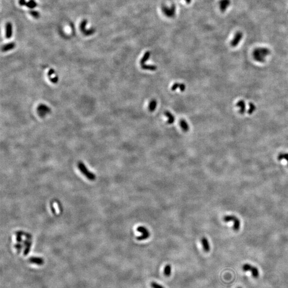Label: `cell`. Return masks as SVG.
Listing matches in <instances>:
<instances>
[{
  "label": "cell",
  "instance_id": "6da1fadb",
  "mask_svg": "<svg viewBox=\"0 0 288 288\" xmlns=\"http://www.w3.org/2000/svg\"><path fill=\"white\" fill-rule=\"evenodd\" d=\"M270 50L266 48H257L253 52V57L256 61L263 63L265 61L267 56L270 54Z\"/></svg>",
  "mask_w": 288,
  "mask_h": 288
},
{
  "label": "cell",
  "instance_id": "7a4b0ae2",
  "mask_svg": "<svg viewBox=\"0 0 288 288\" xmlns=\"http://www.w3.org/2000/svg\"><path fill=\"white\" fill-rule=\"evenodd\" d=\"M78 168L80 170V171L82 173L85 175V177L89 180L91 181L95 180L96 179L95 175L89 171L87 167L85 166V165H84L82 162H79L78 163Z\"/></svg>",
  "mask_w": 288,
  "mask_h": 288
},
{
  "label": "cell",
  "instance_id": "3957f363",
  "mask_svg": "<svg viewBox=\"0 0 288 288\" xmlns=\"http://www.w3.org/2000/svg\"><path fill=\"white\" fill-rule=\"evenodd\" d=\"M223 220L226 223L233 222V229L235 231H238L240 228V220L236 216L233 215H228L223 217Z\"/></svg>",
  "mask_w": 288,
  "mask_h": 288
},
{
  "label": "cell",
  "instance_id": "277c9868",
  "mask_svg": "<svg viewBox=\"0 0 288 288\" xmlns=\"http://www.w3.org/2000/svg\"><path fill=\"white\" fill-rule=\"evenodd\" d=\"M137 230L138 232L142 234L141 236L137 238V239L139 241L146 240L150 237V234H151L150 232L146 227L142 226H140L138 227Z\"/></svg>",
  "mask_w": 288,
  "mask_h": 288
},
{
  "label": "cell",
  "instance_id": "5b68a950",
  "mask_svg": "<svg viewBox=\"0 0 288 288\" xmlns=\"http://www.w3.org/2000/svg\"><path fill=\"white\" fill-rule=\"evenodd\" d=\"M162 10L163 12L165 14L166 17L169 18H172L175 16V7L174 5L171 6L170 7H168L167 6H163L162 7Z\"/></svg>",
  "mask_w": 288,
  "mask_h": 288
},
{
  "label": "cell",
  "instance_id": "8992f818",
  "mask_svg": "<svg viewBox=\"0 0 288 288\" xmlns=\"http://www.w3.org/2000/svg\"><path fill=\"white\" fill-rule=\"evenodd\" d=\"M242 270L244 271H251L252 275L254 278H257L259 276V271L257 268L252 266L250 264H245L242 266Z\"/></svg>",
  "mask_w": 288,
  "mask_h": 288
},
{
  "label": "cell",
  "instance_id": "52a82bcc",
  "mask_svg": "<svg viewBox=\"0 0 288 288\" xmlns=\"http://www.w3.org/2000/svg\"><path fill=\"white\" fill-rule=\"evenodd\" d=\"M243 37V33L241 31H238L233 37V40L231 41V46L232 47H236L240 43Z\"/></svg>",
  "mask_w": 288,
  "mask_h": 288
},
{
  "label": "cell",
  "instance_id": "ba28073f",
  "mask_svg": "<svg viewBox=\"0 0 288 288\" xmlns=\"http://www.w3.org/2000/svg\"><path fill=\"white\" fill-rule=\"evenodd\" d=\"M219 4L220 11L223 12L227 9L228 7L230 6L231 1L230 0H220Z\"/></svg>",
  "mask_w": 288,
  "mask_h": 288
},
{
  "label": "cell",
  "instance_id": "9c48e42d",
  "mask_svg": "<svg viewBox=\"0 0 288 288\" xmlns=\"http://www.w3.org/2000/svg\"><path fill=\"white\" fill-rule=\"evenodd\" d=\"M201 241L202 244V246H203V248L204 250L206 252H209L210 250V244H209V242L208 239H207L206 238H205V237H203V238H201Z\"/></svg>",
  "mask_w": 288,
  "mask_h": 288
},
{
  "label": "cell",
  "instance_id": "30bf717a",
  "mask_svg": "<svg viewBox=\"0 0 288 288\" xmlns=\"http://www.w3.org/2000/svg\"><path fill=\"white\" fill-rule=\"evenodd\" d=\"M28 261L31 263L36 264L37 265H40V266L42 265L45 262L44 259L40 257H31L28 259Z\"/></svg>",
  "mask_w": 288,
  "mask_h": 288
},
{
  "label": "cell",
  "instance_id": "8fae6325",
  "mask_svg": "<svg viewBox=\"0 0 288 288\" xmlns=\"http://www.w3.org/2000/svg\"><path fill=\"white\" fill-rule=\"evenodd\" d=\"M179 88L181 91H184L185 89V85L182 83H175L172 85L171 87V90L172 91H175L177 89Z\"/></svg>",
  "mask_w": 288,
  "mask_h": 288
},
{
  "label": "cell",
  "instance_id": "7c38bea8",
  "mask_svg": "<svg viewBox=\"0 0 288 288\" xmlns=\"http://www.w3.org/2000/svg\"><path fill=\"white\" fill-rule=\"evenodd\" d=\"M12 36V25L10 23H7L6 25V37L9 39Z\"/></svg>",
  "mask_w": 288,
  "mask_h": 288
},
{
  "label": "cell",
  "instance_id": "4fadbf2b",
  "mask_svg": "<svg viewBox=\"0 0 288 288\" xmlns=\"http://www.w3.org/2000/svg\"><path fill=\"white\" fill-rule=\"evenodd\" d=\"M238 107L239 108V111L241 114H243L244 113V111L246 109V104L244 103V102L243 100H240L237 103Z\"/></svg>",
  "mask_w": 288,
  "mask_h": 288
},
{
  "label": "cell",
  "instance_id": "5bb4252c",
  "mask_svg": "<svg viewBox=\"0 0 288 288\" xmlns=\"http://www.w3.org/2000/svg\"><path fill=\"white\" fill-rule=\"evenodd\" d=\"M180 126L181 127V129L183 131L185 132H187L189 130V126L188 123H187L186 121L185 120L181 119L180 121Z\"/></svg>",
  "mask_w": 288,
  "mask_h": 288
},
{
  "label": "cell",
  "instance_id": "9a60e30c",
  "mask_svg": "<svg viewBox=\"0 0 288 288\" xmlns=\"http://www.w3.org/2000/svg\"><path fill=\"white\" fill-rule=\"evenodd\" d=\"M165 114L168 118V122H167L168 123L172 124V123H174L175 118V117H174V115L172 114L171 113H170V112H169V111H166V112H165Z\"/></svg>",
  "mask_w": 288,
  "mask_h": 288
},
{
  "label": "cell",
  "instance_id": "2e32d148",
  "mask_svg": "<svg viewBox=\"0 0 288 288\" xmlns=\"http://www.w3.org/2000/svg\"><path fill=\"white\" fill-rule=\"evenodd\" d=\"M157 106V102L155 100H151L148 105V109L150 112H153Z\"/></svg>",
  "mask_w": 288,
  "mask_h": 288
},
{
  "label": "cell",
  "instance_id": "e0dca14e",
  "mask_svg": "<svg viewBox=\"0 0 288 288\" xmlns=\"http://www.w3.org/2000/svg\"><path fill=\"white\" fill-rule=\"evenodd\" d=\"M150 55H151V53H150V52L149 51L146 52V53L144 54L143 57L141 59V61H140L141 66L145 64L146 61H147L148 59H149V58L150 57Z\"/></svg>",
  "mask_w": 288,
  "mask_h": 288
},
{
  "label": "cell",
  "instance_id": "ac0fdd59",
  "mask_svg": "<svg viewBox=\"0 0 288 288\" xmlns=\"http://www.w3.org/2000/svg\"><path fill=\"white\" fill-rule=\"evenodd\" d=\"M15 44L14 43H10L9 44L5 45L2 47V50L3 52H6L8 50H11L15 48Z\"/></svg>",
  "mask_w": 288,
  "mask_h": 288
},
{
  "label": "cell",
  "instance_id": "d6986e66",
  "mask_svg": "<svg viewBox=\"0 0 288 288\" xmlns=\"http://www.w3.org/2000/svg\"><path fill=\"white\" fill-rule=\"evenodd\" d=\"M24 243H25V245H26V247L25 248V250H24V255L25 256H26L30 252L31 247V242L28 241H26L24 242Z\"/></svg>",
  "mask_w": 288,
  "mask_h": 288
},
{
  "label": "cell",
  "instance_id": "ffe728a7",
  "mask_svg": "<svg viewBox=\"0 0 288 288\" xmlns=\"http://www.w3.org/2000/svg\"><path fill=\"white\" fill-rule=\"evenodd\" d=\"M171 273V266L169 264L166 265L164 270V274L166 276H169Z\"/></svg>",
  "mask_w": 288,
  "mask_h": 288
},
{
  "label": "cell",
  "instance_id": "44dd1931",
  "mask_svg": "<svg viewBox=\"0 0 288 288\" xmlns=\"http://www.w3.org/2000/svg\"><path fill=\"white\" fill-rule=\"evenodd\" d=\"M142 68L146 70H156V66L154 65H147L146 64L142 66Z\"/></svg>",
  "mask_w": 288,
  "mask_h": 288
},
{
  "label": "cell",
  "instance_id": "7402d4cb",
  "mask_svg": "<svg viewBox=\"0 0 288 288\" xmlns=\"http://www.w3.org/2000/svg\"><path fill=\"white\" fill-rule=\"evenodd\" d=\"M277 159L279 161L282 160H286L288 162V153H280L277 156Z\"/></svg>",
  "mask_w": 288,
  "mask_h": 288
},
{
  "label": "cell",
  "instance_id": "603a6c76",
  "mask_svg": "<svg viewBox=\"0 0 288 288\" xmlns=\"http://www.w3.org/2000/svg\"><path fill=\"white\" fill-rule=\"evenodd\" d=\"M26 5L28 7L33 8V7H35L36 6V3H35V1H34L33 0H31L28 3H26Z\"/></svg>",
  "mask_w": 288,
  "mask_h": 288
},
{
  "label": "cell",
  "instance_id": "cb8c5ba5",
  "mask_svg": "<svg viewBox=\"0 0 288 288\" xmlns=\"http://www.w3.org/2000/svg\"><path fill=\"white\" fill-rule=\"evenodd\" d=\"M151 286L152 288H165L162 285H159L157 283L154 282L151 283Z\"/></svg>",
  "mask_w": 288,
  "mask_h": 288
},
{
  "label": "cell",
  "instance_id": "d4e9b609",
  "mask_svg": "<svg viewBox=\"0 0 288 288\" xmlns=\"http://www.w3.org/2000/svg\"><path fill=\"white\" fill-rule=\"evenodd\" d=\"M250 108L249 109V114H251V113H253L254 111L256 109V107H255V106L253 105V103H250Z\"/></svg>",
  "mask_w": 288,
  "mask_h": 288
},
{
  "label": "cell",
  "instance_id": "484cf974",
  "mask_svg": "<svg viewBox=\"0 0 288 288\" xmlns=\"http://www.w3.org/2000/svg\"><path fill=\"white\" fill-rule=\"evenodd\" d=\"M31 15L33 16L34 17H37L39 16V13H37V12H36V11H31Z\"/></svg>",
  "mask_w": 288,
  "mask_h": 288
},
{
  "label": "cell",
  "instance_id": "4316f807",
  "mask_svg": "<svg viewBox=\"0 0 288 288\" xmlns=\"http://www.w3.org/2000/svg\"><path fill=\"white\" fill-rule=\"evenodd\" d=\"M15 247H16V249H17L19 250L22 249V245H21V244H16V245L15 246Z\"/></svg>",
  "mask_w": 288,
  "mask_h": 288
},
{
  "label": "cell",
  "instance_id": "83f0119b",
  "mask_svg": "<svg viewBox=\"0 0 288 288\" xmlns=\"http://www.w3.org/2000/svg\"><path fill=\"white\" fill-rule=\"evenodd\" d=\"M21 5H24V4H26V3L25 2V0H20V2H19Z\"/></svg>",
  "mask_w": 288,
  "mask_h": 288
},
{
  "label": "cell",
  "instance_id": "f1b7e54d",
  "mask_svg": "<svg viewBox=\"0 0 288 288\" xmlns=\"http://www.w3.org/2000/svg\"><path fill=\"white\" fill-rule=\"evenodd\" d=\"M185 1L187 3H190L191 1H192V0H185Z\"/></svg>",
  "mask_w": 288,
  "mask_h": 288
},
{
  "label": "cell",
  "instance_id": "f546056e",
  "mask_svg": "<svg viewBox=\"0 0 288 288\" xmlns=\"http://www.w3.org/2000/svg\"><path fill=\"white\" fill-rule=\"evenodd\" d=\"M238 288H241V287H238Z\"/></svg>",
  "mask_w": 288,
  "mask_h": 288
}]
</instances>
